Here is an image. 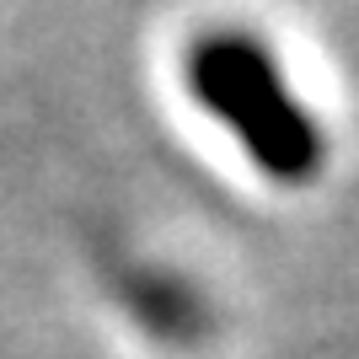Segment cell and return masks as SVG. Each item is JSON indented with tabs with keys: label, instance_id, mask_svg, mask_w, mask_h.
<instances>
[{
	"label": "cell",
	"instance_id": "cell-1",
	"mask_svg": "<svg viewBox=\"0 0 359 359\" xmlns=\"http://www.w3.org/2000/svg\"><path fill=\"white\" fill-rule=\"evenodd\" d=\"M188 91L194 102L247 150V161L279 188H306L327 161V140L311 107L295 97L279 60L257 32L215 27L188 43Z\"/></svg>",
	"mask_w": 359,
	"mask_h": 359
}]
</instances>
